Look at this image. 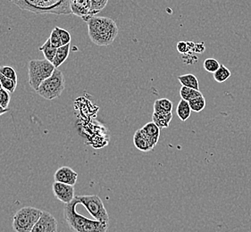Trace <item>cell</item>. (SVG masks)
<instances>
[{
  "mask_svg": "<svg viewBox=\"0 0 251 232\" xmlns=\"http://www.w3.org/2000/svg\"><path fill=\"white\" fill-rule=\"evenodd\" d=\"M80 204L77 197L72 202L65 204L64 219L67 226L73 232H106L108 230V222H100L84 217L77 212L76 207Z\"/></svg>",
  "mask_w": 251,
  "mask_h": 232,
  "instance_id": "1",
  "label": "cell"
},
{
  "mask_svg": "<svg viewBox=\"0 0 251 232\" xmlns=\"http://www.w3.org/2000/svg\"><path fill=\"white\" fill-rule=\"evenodd\" d=\"M89 29V37L97 46H109L118 34L116 22L108 17L94 15L86 22Z\"/></svg>",
  "mask_w": 251,
  "mask_h": 232,
  "instance_id": "2",
  "label": "cell"
},
{
  "mask_svg": "<svg viewBox=\"0 0 251 232\" xmlns=\"http://www.w3.org/2000/svg\"><path fill=\"white\" fill-rule=\"evenodd\" d=\"M14 4L23 10L30 11L38 15H70V0H15Z\"/></svg>",
  "mask_w": 251,
  "mask_h": 232,
  "instance_id": "3",
  "label": "cell"
},
{
  "mask_svg": "<svg viewBox=\"0 0 251 232\" xmlns=\"http://www.w3.org/2000/svg\"><path fill=\"white\" fill-rule=\"evenodd\" d=\"M65 88V76L58 68H55L53 74L40 84L36 93L47 100H54L61 96Z\"/></svg>",
  "mask_w": 251,
  "mask_h": 232,
  "instance_id": "4",
  "label": "cell"
},
{
  "mask_svg": "<svg viewBox=\"0 0 251 232\" xmlns=\"http://www.w3.org/2000/svg\"><path fill=\"white\" fill-rule=\"evenodd\" d=\"M55 70V67L50 61L31 60L28 66L29 84L33 91H37L40 84L50 78Z\"/></svg>",
  "mask_w": 251,
  "mask_h": 232,
  "instance_id": "5",
  "label": "cell"
},
{
  "mask_svg": "<svg viewBox=\"0 0 251 232\" xmlns=\"http://www.w3.org/2000/svg\"><path fill=\"white\" fill-rule=\"evenodd\" d=\"M42 210L32 207H23L15 212L13 218V229L15 232H30L39 221Z\"/></svg>",
  "mask_w": 251,
  "mask_h": 232,
  "instance_id": "6",
  "label": "cell"
},
{
  "mask_svg": "<svg viewBox=\"0 0 251 232\" xmlns=\"http://www.w3.org/2000/svg\"><path fill=\"white\" fill-rule=\"evenodd\" d=\"M76 197L95 220L109 223V215L100 197L97 195L76 196Z\"/></svg>",
  "mask_w": 251,
  "mask_h": 232,
  "instance_id": "7",
  "label": "cell"
},
{
  "mask_svg": "<svg viewBox=\"0 0 251 232\" xmlns=\"http://www.w3.org/2000/svg\"><path fill=\"white\" fill-rule=\"evenodd\" d=\"M52 190L55 198L64 204H68L75 199V186L65 184L62 182H55L52 185Z\"/></svg>",
  "mask_w": 251,
  "mask_h": 232,
  "instance_id": "8",
  "label": "cell"
},
{
  "mask_svg": "<svg viewBox=\"0 0 251 232\" xmlns=\"http://www.w3.org/2000/svg\"><path fill=\"white\" fill-rule=\"evenodd\" d=\"M58 224L50 212L43 211L30 232H57Z\"/></svg>",
  "mask_w": 251,
  "mask_h": 232,
  "instance_id": "9",
  "label": "cell"
},
{
  "mask_svg": "<svg viewBox=\"0 0 251 232\" xmlns=\"http://www.w3.org/2000/svg\"><path fill=\"white\" fill-rule=\"evenodd\" d=\"M72 14L79 16L84 22L91 18V0H70Z\"/></svg>",
  "mask_w": 251,
  "mask_h": 232,
  "instance_id": "10",
  "label": "cell"
},
{
  "mask_svg": "<svg viewBox=\"0 0 251 232\" xmlns=\"http://www.w3.org/2000/svg\"><path fill=\"white\" fill-rule=\"evenodd\" d=\"M55 182L75 186L78 180V173L68 166L60 167L56 170L54 175Z\"/></svg>",
  "mask_w": 251,
  "mask_h": 232,
  "instance_id": "11",
  "label": "cell"
},
{
  "mask_svg": "<svg viewBox=\"0 0 251 232\" xmlns=\"http://www.w3.org/2000/svg\"><path fill=\"white\" fill-rule=\"evenodd\" d=\"M141 131L144 134V136L147 138L148 141L150 142L151 146L154 148L159 140L160 128L157 126L155 122L151 121L142 127Z\"/></svg>",
  "mask_w": 251,
  "mask_h": 232,
  "instance_id": "12",
  "label": "cell"
},
{
  "mask_svg": "<svg viewBox=\"0 0 251 232\" xmlns=\"http://www.w3.org/2000/svg\"><path fill=\"white\" fill-rule=\"evenodd\" d=\"M133 144L136 146L137 149H139L140 151L148 152L153 150L154 148L151 146L150 142L148 141L147 138L144 136V134L142 133V131L140 130L136 131L133 136Z\"/></svg>",
  "mask_w": 251,
  "mask_h": 232,
  "instance_id": "13",
  "label": "cell"
},
{
  "mask_svg": "<svg viewBox=\"0 0 251 232\" xmlns=\"http://www.w3.org/2000/svg\"><path fill=\"white\" fill-rule=\"evenodd\" d=\"M173 119L172 113H154L152 116V121L155 122L160 129H166L169 127Z\"/></svg>",
  "mask_w": 251,
  "mask_h": 232,
  "instance_id": "14",
  "label": "cell"
},
{
  "mask_svg": "<svg viewBox=\"0 0 251 232\" xmlns=\"http://www.w3.org/2000/svg\"><path fill=\"white\" fill-rule=\"evenodd\" d=\"M69 53H70V44L62 46L57 48L55 58L53 61V65L55 68H58L67 59V57L69 56Z\"/></svg>",
  "mask_w": 251,
  "mask_h": 232,
  "instance_id": "15",
  "label": "cell"
},
{
  "mask_svg": "<svg viewBox=\"0 0 251 232\" xmlns=\"http://www.w3.org/2000/svg\"><path fill=\"white\" fill-rule=\"evenodd\" d=\"M176 113L181 121H186L191 116V109L189 101L181 99L176 108Z\"/></svg>",
  "mask_w": 251,
  "mask_h": 232,
  "instance_id": "16",
  "label": "cell"
},
{
  "mask_svg": "<svg viewBox=\"0 0 251 232\" xmlns=\"http://www.w3.org/2000/svg\"><path fill=\"white\" fill-rule=\"evenodd\" d=\"M178 81H180L181 86L188 87L191 89H194L197 91H200V84H199V80L196 76L188 73L184 75H181L178 77Z\"/></svg>",
  "mask_w": 251,
  "mask_h": 232,
  "instance_id": "17",
  "label": "cell"
},
{
  "mask_svg": "<svg viewBox=\"0 0 251 232\" xmlns=\"http://www.w3.org/2000/svg\"><path fill=\"white\" fill-rule=\"evenodd\" d=\"M40 50L44 54L45 59L50 61L51 63H53L54 58H55V53H56V50H57V47H55V46L52 45L50 39L46 41L43 45L40 46Z\"/></svg>",
  "mask_w": 251,
  "mask_h": 232,
  "instance_id": "18",
  "label": "cell"
},
{
  "mask_svg": "<svg viewBox=\"0 0 251 232\" xmlns=\"http://www.w3.org/2000/svg\"><path fill=\"white\" fill-rule=\"evenodd\" d=\"M173 103L167 98L156 99L154 103V113H172Z\"/></svg>",
  "mask_w": 251,
  "mask_h": 232,
  "instance_id": "19",
  "label": "cell"
},
{
  "mask_svg": "<svg viewBox=\"0 0 251 232\" xmlns=\"http://www.w3.org/2000/svg\"><path fill=\"white\" fill-rule=\"evenodd\" d=\"M180 96L181 99H184L186 101H190L191 99H194L198 96H203L201 91H197L194 89H191L188 87L181 86L180 90Z\"/></svg>",
  "mask_w": 251,
  "mask_h": 232,
  "instance_id": "20",
  "label": "cell"
},
{
  "mask_svg": "<svg viewBox=\"0 0 251 232\" xmlns=\"http://www.w3.org/2000/svg\"><path fill=\"white\" fill-rule=\"evenodd\" d=\"M231 75V71L226 66L221 65L219 69L216 72H214V79L218 83H223V82H226Z\"/></svg>",
  "mask_w": 251,
  "mask_h": 232,
  "instance_id": "21",
  "label": "cell"
},
{
  "mask_svg": "<svg viewBox=\"0 0 251 232\" xmlns=\"http://www.w3.org/2000/svg\"><path fill=\"white\" fill-rule=\"evenodd\" d=\"M189 104L191 106V111L200 113L206 107V99L203 96H198L196 98L190 100Z\"/></svg>",
  "mask_w": 251,
  "mask_h": 232,
  "instance_id": "22",
  "label": "cell"
},
{
  "mask_svg": "<svg viewBox=\"0 0 251 232\" xmlns=\"http://www.w3.org/2000/svg\"><path fill=\"white\" fill-rule=\"evenodd\" d=\"M108 0H91V17L98 15L106 7Z\"/></svg>",
  "mask_w": 251,
  "mask_h": 232,
  "instance_id": "23",
  "label": "cell"
},
{
  "mask_svg": "<svg viewBox=\"0 0 251 232\" xmlns=\"http://www.w3.org/2000/svg\"><path fill=\"white\" fill-rule=\"evenodd\" d=\"M220 66L221 65L219 64V62L215 58H206V60L204 61V63H203L204 69L207 72H210V73L216 72L219 69Z\"/></svg>",
  "mask_w": 251,
  "mask_h": 232,
  "instance_id": "24",
  "label": "cell"
},
{
  "mask_svg": "<svg viewBox=\"0 0 251 232\" xmlns=\"http://www.w3.org/2000/svg\"><path fill=\"white\" fill-rule=\"evenodd\" d=\"M0 81H1V84H2V88L5 89V91H9L10 93H14L16 89V85L17 82L11 79L6 78L3 74L0 73Z\"/></svg>",
  "mask_w": 251,
  "mask_h": 232,
  "instance_id": "25",
  "label": "cell"
},
{
  "mask_svg": "<svg viewBox=\"0 0 251 232\" xmlns=\"http://www.w3.org/2000/svg\"><path fill=\"white\" fill-rule=\"evenodd\" d=\"M0 73L3 74V75L11 79L13 81H16L17 82V74H16V71H15L14 68H12L10 66H1L0 67Z\"/></svg>",
  "mask_w": 251,
  "mask_h": 232,
  "instance_id": "26",
  "label": "cell"
},
{
  "mask_svg": "<svg viewBox=\"0 0 251 232\" xmlns=\"http://www.w3.org/2000/svg\"><path fill=\"white\" fill-rule=\"evenodd\" d=\"M10 92L5 91V89L2 88L0 90V105L3 107H5V108H8V106L10 104Z\"/></svg>",
  "mask_w": 251,
  "mask_h": 232,
  "instance_id": "27",
  "label": "cell"
},
{
  "mask_svg": "<svg viewBox=\"0 0 251 232\" xmlns=\"http://www.w3.org/2000/svg\"><path fill=\"white\" fill-rule=\"evenodd\" d=\"M55 30L58 32L59 37H60L61 41L63 46L70 44L71 42V34L67 30L61 29L59 27H55Z\"/></svg>",
  "mask_w": 251,
  "mask_h": 232,
  "instance_id": "28",
  "label": "cell"
},
{
  "mask_svg": "<svg viewBox=\"0 0 251 232\" xmlns=\"http://www.w3.org/2000/svg\"><path fill=\"white\" fill-rule=\"evenodd\" d=\"M50 40L52 45L55 46V47H57V48L63 46L62 41H61L60 37H59V34H58V32L55 30V28H54V30H52L50 37Z\"/></svg>",
  "mask_w": 251,
  "mask_h": 232,
  "instance_id": "29",
  "label": "cell"
},
{
  "mask_svg": "<svg viewBox=\"0 0 251 232\" xmlns=\"http://www.w3.org/2000/svg\"><path fill=\"white\" fill-rule=\"evenodd\" d=\"M194 46V44L192 42H184V41H180L178 44H177V49L178 52L181 53V54H186L188 53L190 49H191V47Z\"/></svg>",
  "mask_w": 251,
  "mask_h": 232,
  "instance_id": "30",
  "label": "cell"
},
{
  "mask_svg": "<svg viewBox=\"0 0 251 232\" xmlns=\"http://www.w3.org/2000/svg\"><path fill=\"white\" fill-rule=\"evenodd\" d=\"M8 111H9L8 108H5V107H3V106L0 105V116H3L4 114L7 113Z\"/></svg>",
  "mask_w": 251,
  "mask_h": 232,
  "instance_id": "31",
  "label": "cell"
},
{
  "mask_svg": "<svg viewBox=\"0 0 251 232\" xmlns=\"http://www.w3.org/2000/svg\"><path fill=\"white\" fill-rule=\"evenodd\" d=\"M2 89V84H1V81H0V90Z\"/></svg>",
  "mask_w": 251,
  "mask_h": 232,
  "instance_id": "32",
  "label": "cell"
},
{
  "mask_svg": "<svg viewBox=\"0 0 251 232\" xmlns=\"http://www.w3.org/2000/svg\"><path fill=\"white\" fill-rule=\"evenodd\" d=\"M11 1H12V2H14V1H15V0H11Z\"/></svg>",
  "mask_w": 251,
  "mask_h": 232,
  "instance_id": "33",
  "label": "cell"
}]
</instances>
